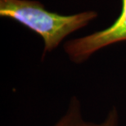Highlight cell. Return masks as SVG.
<instances>
[{"label":"cell","mask_w":126,"mask_h":126,"mask_svg":"<svg viewBox=\"0 0 126 126\" xmlns=\"http://www.w3.org/2000/svg\"><path fill=\"white\" fill-rule=\"evenodd\" d=\"M0 16L11 18L36 33L44 41V56L56 49L68 35L97 16L94 11L72 15L49 12L35 0H0Z\"/></svg>","instance_id":"cell-1"},{"label":"cell","mask_w":126,"mask_h":126,"mask_svg":"<svg viewBox=\"0 0 126 126\" xmlns=\"http://www.w3.org/2000/svg\"><path fill=\"white\" fill-rule=\"evenodd\" d=\"M124 41H126V0H122V11L111 26L102 31L69 40L64 44V50L70 61L80 64L99 50Z\"/></svg>","instance_id":"cell-2"},{"label":"cell","mask_w":126,"mask_h":126,"mask_svg":"<svg viewBox=\"0 0 126 126\" xmlns=\"http://www.w3.org/2000/svg\"><path fill=\"white\" fill-rule=\"evenodd\" d=\"M53 126H119V114L116 108L113 107L102 122L87 121L83 116L79 101L74 97L70 99L66 111Z\"/></svg>","instance_id":"cell-3"}]
</instances>
